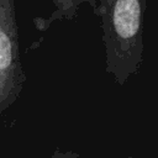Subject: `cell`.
<instances>
[{
	"label": "cell",
	"mask_w": 158,
	"mask_h": 158,
	"mask_svg": "<svg viewBox=\"0 0 158 158\" xmlns=\"http://www.w3.org/2000/svg\"><path fill=\"white\" fill-rule=\"evenodd\" d=\"M126 158H133V157H132V156H128V157H126Z\"/></svg>",
	"instance_id": "cell-5"
},
{
	"label": "cell",
	"mask_w": 158,
	"mask_h": 158,
	"mask_svg": "<svg viewBox=\"0 0 158 158\" xmlns=\"http://www.w3.org/2000/svg\"><path fill=\"white\" fill-rule=\"evenodd\" d=\"M49 158H80V157H79L78 153H75V152H73V151L62 152V151H59V149L57 148Z\"/></svg>",
	"instance_id": "cell-4"
},
{
	"label": "cell",
	"mask_w": 158,
	"mask_h": 158,
	"mask_svg": "<svg viewBox=\"0 0 158 158\" xmlns=\"http://www.w3.org/2000/svg\"><path fill=\"white\" fill-rule=\"evenodd\" d=\"M26 75L14 0H0V116L21 95Z\"/></svg>",
	"instance_id": "cell-2"
},
{
	"label": "cell",
	"mask_w": 158,
	"mask_h": 158,
	"mask_svg": "<svg viewBox=\"0 0 158 158\" xmlns=\"http://www.w3.org/2000/svg\"><path fill=\"white\" fill-rule=\"evenodd\" d=\"M56 10L48 16V19L43 22L42 28L52 25L54 21H63V20H74L78 15V10L81 4H89L94 7V0H52Z\"/></svg>",
	"instance_id": "cell-3"
},
{
	"label": "cell",
	"mask_w": 158,
	"mask_h": 158,
	"mask_svg": "<svg viewBox=\"0 0 158 158\" xmlns=\"http://www.w3.org/2000/svg\"><path fill=\"white\" fill-rule=\"evenodd\" d=\"M106 54V72L126 84L139 72L143 58V22L147 0H94Z\"/></svg>",
	"instance_id": "cell-1"
}]
</instances>
